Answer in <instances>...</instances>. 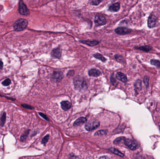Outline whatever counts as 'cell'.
Returning <instances> with one entry per match:
<instances>
[{
    "label": "cell",
    "instance_id": "cell-1",
    "mask_svg": "<svg viewBox=\"0 0 160 159\" xmlns=\"http://www.w3.org/2000/svg\"><path fill=\"white\" fill-rule=\"evenodd\" d=\"M73 84L75 89L77 90H84L87 89V83L82 77L77 76L74 78Z\"/></svg>",
    "mask_w": 160,
    "mask_h": 159
},
{
    "label": "cell",
    "instance_id": "cell-2",
    "mask_svg": "<svg viewBox=\"0 0 160 159\" xmlns=\"http://www.w3.org/2000/svg\"><path fill=\"white\" fill-rule=\"evenodd\" d=\"M28 25V22L24 19H18L14 23L13 27L16 31H21L25 30Z\"/></svg>",
    "mask_w": 160,
    "mask_h": 159
},
{
    "label": "cell",
    "instance_id": "cell-3",
    "mask_svg": "<svg viewBox=\"0 0 160 159\" xmlns=\"http://www.w3.org/2000/svg\"><path fill=\"white\" fill-rule=\"evenodd\" d=\"M124 143L132 150H135L138 148L140 146V144L138 142L128 138H125Z\"/></svg>",
    "mask_w": 160,
    "mask_h": 159
},
{
    "label": "cell",
    "instance_id": "cell-4",
    "mask_svg": "<svg viewBox=\"0 0 160 159\" xmlns=\"http://www.w3.org/2000/svg\"><path fill=\"white\" fill-rule=\"evenodd\" d=\"M99 125V122L97 120H91L86 124L85 128L88 131H91L98 128Z\"/></svg>",
    "mask_w": 160,
    "mask_h": 159
},
{
    "label": "cell",
    "instance_id": "cell-5",
    "mask_svg": "<svg viewBox=\"0 0 160 159\" xmlns=\"http://www.w3.org/2000/svg\"><path fill=\"white\" fill-rule=\"evenodd\" d=\"M157 21V18L153 14H151L148 18L147 21L148 27L149 28L155 27L156 26Z\"/></svg>",
    "mask_w": 160,
    "mask_h": 159
},
{
    "label": "cell",
    "instance_id": "cell-6",
    "mask_svg": "<svg viewBox=\"0 0 160 159\" xmlns=\"http://www.w3.org/2000/svg\"><path fill=\"white\" fill-rule=\"evenodd\" d=\"M94 22L97 26H102L106 24V19L103 16H97L95 18Z\"/></svg>",
    "mask_w": 160,
    "mask_h": 159
},
{
    "label": "cell",
    "instance_id": "cell-7",
    "mask_svg": "<svg viewBox=\"0 0 160 159\" xmlns=\"http://www.w3.org/2000/svg\"><path fill=\"white\" fill-rule=\"evenodd\" d=\"M18 11H19V12L21 14H23V15L28 16L30 14V12L28 10V8L25 5V4L22 1H21L19 3Z\"/></svg>",
    "mask_w": 160,
    "mask_h": 159
},
{
    "label": "cell",
    "instance_id": "cell-8",
    "mask_svg": "<svg viewBox=\"0 0 160 159\" xmlns=\"http://www.w3.org/2000/svg\"><path fill=\"white\" fill-rule=\"evenodd\" d=\"M115 31L118 35H124L129 34L132 30L125 27H118L115 29Z\"/></svg>",
    "mask_w": 160,
    "mask_h": 159
},
{
    "label": "cell",
    "instance_id": "cell-9",
    "mask_svg": "<svg viewBox=\"0 0 160 159\" xmlns=\"http://www.w3.org/2000/svg\"><path fill=\"white\" fill-rule=\"evenodd\" d=\"M63 77V75L62 73L59 72H55L52 74V80L56 82H60L62 80Z\"/></svg>",
    "mask_w": 160,
    "mask_h": 159
},
{
    "label": "cell",
    "instance_id": "cell-10",
    "mask_svg": "<svg viewBox=\"0 0 160 159\" xmlns=\"http://www.w3.org/2000/svg\"><path fill=\"white\" fill-rule=\"evenodd\" d=\"M51 54L53 57L57 58H59L61 55V51L59 48H56L53 49L52 52Z\"/></svg>",
    "mask_w": 160,
    "mask_h": 159
},
{
    "label": "cell",
    "instance_id": "cell-11",
    "mask_svg": "<svg viewBox=\"0 0 160 159\" xmlns=\"http://www.w3.org/2000/svg\"><path fill=\"white\" fill-rule=\"evenodd\" d=\"M120 4L118 2L112 4L109 7V10L111 12H118L120 9Z\"/></svg>",
    "mask_w": 160,
    "mask_h": 159
},
{
    "label": "cell",
    "instance_id": "cell-12",
    "mask_svg": "<svg viewBox=\"0 0 160 159\" xmlns=\"http://www.w3.org/2000/svg\"><path fill=\"white\" fill-rule=\"evenodd\" d=\"M61 106L63 110L64 111H67L71 107V104L68 101H64L61 102Z\"/></svg>",
    "mask_w": 160,
    "mask_h": 159
},
{
    "label": "cell",
    "instance_id": "cell-13",
    "mask_svg": "<svg viewBox=\"0 0 160 159\" xmlns=\"http://www.w3.org/2000/svg\"><path fill=\"white\" fill-rule=\"evenodd\" d=\"M89 75L90 76L97 77L101 75V72L98 70L93 69L89 71Z\"/></svg>",
    "mask_w": 160,
    "mask_h": 159
},
{
    "label": "cell",
    "instance_id": "cell-14",
    "mask_svg": "<svg viewBox=\"0 0 160 159\" xmlns=\"http://www.w3.org/2000/svg\"><path fill=\"white\" fill-rule=\"evenodd\" d=\"M81 42L90 46H94L98 44L99 42L97 40H87V41H80Z\"/></svg>",
    "mask_w": 160,
    "mask_h": 159
},
{
    "label": "cell",
    "instance_id": "cell-15",
    "mask_svg": "<svg viewBox=\"0 0 160 159\" xmlns=\"http://www.w3.org/2000/svg\"><path fill=\"white\" fill-rule=\"evenodd\" d=\"M116 78L118 80L123 82H126L127 80V78L126 75L123 73H117V74H116Z\"/></svg>",
    "mask_w": 160,
    "mask_h": 159
},
{
    "label": "cell",
    "instance_id": "cell-16",
    "mask_svg": "<svg viewBox=\"0 0 160 159\" xmlns=\"http://www.w3.org/2000/svg\"><path fill=\"white\" fill-rule=\"evenodd\" d=\"M87 122V120L86 118L84 117H81L77 119L76 121L74 122L73 126H79L81 124H83Z\"/></svg>",
    "mask_w": 160,
    "mask_h": 159
},
{
    "label": "cell",
    "instance_id": "cell-17",
    "mask_svg": "<svg viewBox=\"0 0 160 159\" xmlns=\"http://www.w3.org/2000/svg\"><path fill=\"white\" fill-rule=\"evenodd\" d=\"M109 151L110 152H111L114 154H115L119 156H120L121 157H123L124 156V154L123 153H122L121 152H120L118 149L115 148H111L109 149Z\"/></svg>",
    "mask_w": 160,
    "mask_h": 159
},
{
    "label": "cell",
    "instance_id": "cell-18",
    "mask_svg": "<svg viewBox=\"0 0 160 159\" xmlns=\"http://www.w3.org/2000/svg\"><path fill=\"white\" fill-rule=\"evenodd\" d=\"M93 56H94L95 58H97V59L101 60V61H102L103 62H105L106 61V59L105 58V57H104L102 55L100 54L96 53V54H94Z\"/></svg>",
    "mask_w": 160,
    "mask_h": 159
},
{
    "label": "cell",
    "instance_id": "cell-19",
    "mask_svg": "<svg viewBox=\"0 0 160 159\" xmlns=\"http://www.w3.org/2000/svg\"><path fill=\"white\" fill-rule=\"evenodd\" d=\"M125 138L124 137H119L118 138H116L115 140L113 142V143L115 144L116 145L118 144H120L124 142V140H125Z\"/></svg>",
    "mask_w": 160,
    "mask_h": 159
},
{
    "label": "cell",
    "instance_id": "cell-20",
    "mask_svg": "<svg viewBox=\"0 0 160 159\" xmlns=\"http://www.w3.org/2000/svg\"><path fill=\"white\" fill-rule=\"evenodd\" d=\"M108 131L106 130H99L97 132L95 135V136H102V135H105L107 134Z\"/></svg>",
    "mask_w": 160,
    "mask_h": 159
},
{
    "label": "cell",
    "instance_id": "cell-21",
    "mask_svg": "<svg viewBox=\"0 0 160 159\" xmlns=\"http://www.w3.org/2000/svg\"><path fill=\"white\" fill-rule=\"evenodd\" d=\"M150 62L152 65L155 66L157 67H160V61L159 60H155V59H152L150 61Z\"/></svg>",
    "mask_w": 160,
    "mask_h": 159
},
{
    "label": "cell",
    "instance_id": "cell-22",
    "mask_svg": "<svg viewBox=\"0 0 160 159\" xmlns=\"http://www.w3.org/2000/svg\"><path fill=\"white\" fill-rule=\"evenodd\" d=\"M137 48L139 49V50H143V51L146 52H149L151 50V48L150 46H145L140 47Z\"/></svg>",
    "mask_w": 160,
    "mask_h": 159
},
{
    "label": "cell",
    "instance_id": "cell-23",
    "mask_svg": "<svg viewBox=\"0 0 160 159\" xmlns=\"http://www.w3.org/2000/svg\"><path fill=\"white\" fill-rule=\"evenodd\" d=\"M11 83V80H10L9 78H7L6 80H5L4 82H3L2 84L4 85V86H8L10 85Z\"/></svg>",
    "mask_w": 160,
    "mask_h": 159
},
{
    "label": "cell",
    "instance_id": "cell-24",
    "mask_svg": "<svg viewBox=\"0 0 160 159\" xmlns=\"http://www.w3.org/2000/svg\"><path fill=\"white\" fill-rule=\"evenodd\" d=\"M49 135H47L44 137V138H43V140H42V144H43L44 145H45V144H46V143L48 141L49 138Z\"/></svg>",
    "mask_w": 160,
    "mask_h": 159
},
{
    "label": "cell",
    "instance_id": "cell-25",
    "mask_svg": "<svg viewBox=\"0 0 160 159\" xmlns=\"http://www.w3.org/2000/svg\"><path fill=\"white\" fill-rule=\"evenodd\" d=\"M6 120V114L4 113L1 118V126H3Z\"/></svg>",
    "mask_w": 160,
    "mask_h": 159
},
{
    "label": "cell",
    "instance_id": "cell-26",
    "mask_svg": "<svg viewBox=\"0 0 160 159\" xmlns=\"http://www.w3.org/2000/svg\"><path fill=\"white\" fill-rule=\"evenodd\" d=\"M102 1L103 0H93V1L92 2V4L93 5L97 6L100 4Z\"/></svg>",
    "mask_w": 160,
    "mask_h": 159
},
{
    "label": "cell",
    "instance_id": "cell-27",
    "mask_svg": "<svg viewBox=\"0 0 160 159\" xmlns=\"http://www.w3.org/2000/svg\"><path fill=\"white\" fill-rule=\"evenodd\" d=\"M148 82H149V78L148 76H145L144 78V83L146 87L148 85Z\"/></svg>",
    "mask_w": 160,
    "mask_h": 159
},
{
    "label": "cell",
    "instance_id": "cell-28",
    "mask_svg": "<svg viewBox=\"0 0 160 159\" xmlns=\"http://www.w3.org/2000/svg\"><path fill=\"white\" fill-rule=\"evenodd\" d=\"M39 114L40 116H41L42 117V118H44V119H45V120H49V119L48 117L45 115V114H42V113H39Z\"/></svg>",
    "mask_w": 160,
    "mask_h": 159
},
{
    "label": "cell",
    "instance_id": "cell-29",
    "mask_svg": "<svg viewBox=\"0 0 160 159\" xmlns=\"http://www.w3.org/2000/svg\"><path fill=\"white\" fill-rule=\"evenodd\" d=\"M74 71L73 70H71L69 71V72L67 73V76H72L74 75Z\"/></svg>",
    "mask_w": 160,
    "mask_h": 159
},
{
    "label": "cell",
    "instance_id": "cell-30",
    "mask_svg": "<svg viewBox=\"0 0 160 159\" xmlns=\"http://www.w3.org/2000/svg\"><path fill=\"white\" fill-rule=\"evenodd\" d=\"M22 106H23L24 107H25V108H28L29 109H34V108L32 107V106H28V105H27V104H22Z\"/></svg>",
    "mask_w": 160,
    "mask_h": 159
},
{
    "label": "cell",
    "instance_id": "cell-31",
    "mask_svg": "<svg viewBox=\"0 0 160 159\" xmlns=\"http://www.w3.org/2000/svg\"><path fill=\"white\" fill-rule=\"evenodd\" d=\"M111 83H112L113 85H115V84L116 83V80H115V78H113V76H111Z\"/></svg>",
    "mask_w": 160,
    "mask_h": 159
},
{
    "label": "cell",
    "instance_id": "cell-32",
    "mask_svg": "<svg viewBox=\"0 0 160 159\" xmlns=\"http://www.w3.org/2000/svg\"><path fill=\"white\" fill-rule=\"evenodd\" d=\"M3 65H4L3 62L0 61V70L2 69V68H3Z\"/></svg>",
    "mask_w": 160,
    "mask_h": 159
},
{
    "label": "cell",
    "instance_id": "cell-33",
    "mask_svg": "<svg viewBox=\"0 0 160 159\" xmlns=\"http://www.w3.org/2000/svg\"><path fill=\"white\" fill-rule=\"evenodd\" d=\"M108 158L107 157H106V156H105V157H100V158Z\"/></svg>",
    "mask_w": 160,
    "mask_h": 159
}]
</instances>
